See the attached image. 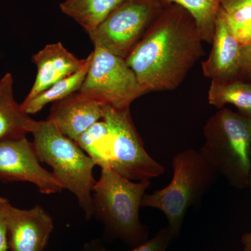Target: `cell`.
<instances>
[{
  "label": "cell",
  "instance_id": "9",
  "mask_svg": "<svg viewBox=\"0 0 251 251\" xmlns=\"http://www.w3.org/2000/svg\"><path fill=\"white\" fill-rule=\"evenodd\" d=\"M0 179L31 183L46 195L63 190L53 174L41 166L33 143L26 137L0 142Z\"/></svg>",
  "mask_w": 251,
  "mask_h": 251
},
{
  "label": "cell",
  "instance_id": "10",
  "mask_svg": "<svg viewBox=\"0 0 251 251\" xmlns=\"http://www.w3.org/2000/svg\"><path fill=\"white\" fill-rule=\"evenodd\" d=\"M211 44L209 57L202 63L204 75L219 83L240 80L242 46L229 28L221 8Z\"/></svg>",
  "mask_w": 251,
  "mask_h": 251
},
{
  "label": "cell",
  "instance_id": "6",
  "mask_svg": "<svg viewBox=\"0 0 251 251\" xmlns=\"http://www.w3.org/2000/svg\"><path fill=\"white\" fill-rule=\"evenodd\" d=\"M103 110L108 128L110 168L134 181H151L164 174V166L147 152L129 108L117 110L103 105Z\"/></svg>",
  "mask_w": 251,
  "mask_h": 251
},
{
  "label": "cell",
  "instance_id": "14",
  "mask_svg": "<svg viewBox=\"0 0 251 251\" xmlns=\"http://www.w3.org/2000/svg\"><path fill=\"white\" fill-rule=\"evenodd\" d=\"M39 124L16 101L12 74H5L0 80V142L25 138L32 133Z\"/></svg>",
  "mask_w": 251,
  "mask_h": 251
},
{
  "label": "cell",
  "instance_id": "17",
  "mask_svg": "<svg viewBox=\"0 0 251 251\" xmlns=\"http://www.w3.org/2000/svg\"><path fill=\"white\" fill-rule=\"evenodd\" d=\"M163 7L176 4L192 16L202 41L211 44L222 0H153Z\"/></svg>",
  "mask_w": 251,
  "mask_h": 251
},
{
  "label": "cell",
  "instance_id": "23",
  "mask_svg": "<svg viewBox=\"0 0 251 251\" xmlns=\"http://www.w3.org/2000/svg\"><path fill=\"white\" fill-rule=\"evenodd\" d=\"M247 77L251 81V41L242 46V74L241 77Z\"/></svg>",
  "mask_w": 251,
  "mask_h": 251
},
{
  "label": "cell",
  "instance_id": "26",
  "mask_svg": "<svg viewBox=\"0 0 251 251\" xmlns=\"http://www.w3.org/2000/svg\"><path fill=\"white\" fill-rule=\"evenodd\" d=\"M249 187L250 188L251 191V169L250 172V176H249Z\"/></svg>",
  "mask_w": 251,
  "mask_h": 251
},
{
  "label": "cell",
  "instance_id": "24",
  "mask_svg": "<svg viewBox=\"0 0 251 251\" xmlns=\"http://www.w3.org/2000/svg\"><path fill=\"white\" fill-rule=\"evenodd\" d=\"M100 239H92L84 244L80 251H108Z\"/></svg>",
  "mask_w": 251,
  "mask_h": 251
},
{
  "label": "cell",
  "instance_id": "2",
  "mask_svg": "<svg viewBox=\"0 0 251 251\" xmlns=\"http://www.w3.org/2000/svg\"><path fill=\"white\" fill-rule=\"evenodd\" d=\"M199 152L216 175L237 189L249 187L251 169V118L220 109L204 127Z\"/></svg>",
  "mask_w": 251,
  "mask_h": 251
},
{
  "label": "cell",
  "instance_id": "1",
  "mask_svg": "<svg viewBox=\"0 0 251 251\" xmlns=\"http://www.w3.org/2000/svg\"><path fill=\"white\" fill-rule=\"evenodd\" d=\"M196 22L176 4L163 7L126 58L145 94L175 90L202 57Z\"/></svg>",
  "mask_w": 251,
  "mask_h": 251
},
{
  "label": "cell",
  "instance_id": "20",
  "mask_svg": "<svg viewBox=\"0 0 251 251\" xmlns=\"http://www.w3.org/2000/svg\"><path fill=\"white\" fill-rule=\"evenodd\" d=\"M221 9L242 46L251 41V0H222Z\"/></svg>",
  "mask_w": 251,
  "mask_h": 251
},
{
  "label": "cell",
  "instance_id": "4",
  "mask_svg": "<svg viewBox=\"0 0 251 251\" xmlns=\"http://www.w3.org/2000/svg\"><path fill=\"white\" fill-rule=\"evenodd\" d=\"M171 164V182L161 189L145 193L141 206L161 211L174 238H177L188 209L210 191L217 175L199 151L193 149L175 154Z\"/></svg>",
  "mask_w": 251,
  "mask_h": 251
},
{
  "label": "cell",
  "instance_id": "16",
  "mask_svg": "<svg viewBox=\"0 0 251 251\" xmlns=\"http://www.w3.org/2000/svg\"><path fill=\"white\" fill-rule=\"evenodd\" d=\"M125 1L126 0H65L60 4V9L88 34Z\"/></svg>",
  "mask_w": 251,
  "mask_h": 251
},
{
  "label": "cell",
  "instance_id": "8",
  "mask_svg": "<svg viewBox=\"0 0 251 251\" xmlns=\"http://www.w3.org/2000/svg\"><path fill=\"white\" fill-rule=\"evenodd\" d=\"M163 9L153 0H126L88 35L94 47L126 59Z\"/></svg>",
  "mask_w": 251,
  "mask_h": 251
},
{
  "label": "cell",
  "instance_id": "3",
  "mask_svg": "<svg viewBox=\"0 0 251 251\" xmlns=\"http://www.w3.org/2000/svg\"><path fill=\"white\" fill-rule=\"evenodd\" d=\"M150 185L151 181H131L111 168L101 169L92 191L93 217L114 237L139 245L148 239V229L140 221V209Z\"/></svg>",
  "mask_w": 251,
  "mask_h": 251
},
{
  "label": "cell",
  "instance_id": "12",
  "mask_svg": "<svg viewBox=\"0 0 251 251\" xmlns=\"http://www.w3.org/2000/svg\"><path fill=\"white\" fill-rule=\"evenodd\" d=\"M37 68L34 85L24 101H28L83 66L85 59L77 58L62 43L48 44L32 56Z\"/></svg>",
  "mask_w": 251,
  "mask_h": 251
},
{
  "label": "cell",
  "instance_id": "15",
  "mask_svg": "<svg viewBox=\"0 0 251 251\" xmlns=\"http://www.w3.org/2000/svg\"><path fill=\"white\" fill-rule=\"evenodd\" d=\"M92 57L93 53L91 52L85 58L83 66L77 72L56 82L31 100L23 101L21 105L24 111L28 115H34L40 112L48 104L62 100L78 92L85 81Z\"/></svg>",
  "mask_w": 251,
  "mask_h": 251
},
{
  "label": "cell",
  "instance_id": "13",
  "mask_svg": "<svg viewBox=\"0 0 251 251\" xmlns=\"http://www.w3.org/2000/svg\"><path fill=\"white\" fill-rule=\"evenodd\" d=\"M103 105L91 99L82 98L77 92L54 102L47 121L74 141L89 127L103 120Z\"/></svg>",
  "mask_w": 251,
  "mask_h": 251
},
{
  "label": "cell",
  "instance_id": "5",
  "mask_svg": "<svg viewBox=\"0 0 251 251\" xmlns=\"http://www.w3.org/2000/svg\"><path fill=\"white\" fill-rule=\"evenodd\" d=\"M31 134L39 161L50 166L63 189L69 190L75 196L85 219L93 218L92 191L97 182L93 175L97 166L93 160L47 120L39 122Z\"/></svg>",
  "mask_w": 251,
  "mask_h": 251
},
{
  "label": "cell",
  "instance_id": "22",
  "mask_svg": "<svg viewBox=\"0 0 251 251\" xmlns=\"http://www.w3.org/2000/svg\"><path fill=\"white\" fill-rule=\"evenodd\" d=\"M11 204L8 200L0 196V251L9 250L7 220Z\"/></svg>",
  "mask_w": 251,
  "mask_h": 251
},
{
  "label": "cell",
  "instance_id": "18",
  "mask_svg": "<svg viewBox=\"0 0 251 251\" xmlns=\"http://www.w3.org/2000/svg\"><path fill=\"white\" fill-rule=\"evenodd\" d=\"M208 100L211 105L221 109L226 104L236 107L239 113L251 118V84L242 80L227 83L211 81Z\"/></svg>",
  "mask_w": 251,
  "mask_h": 251
},
{
  "label": "cell",
  "instance_id": "25",
  "mask_svg": "<svg viewBox=\"0 0 251 251\" xmlns=\"http://www.w3.org/2000/svg\"><path fill=\"white\" fill-rule=\"evenodd\" d=\"M243 251H251V227L249 232L243 234L242 237Z\"/></svg>",
  "mask_w": 251,
  "mask_h": 251
},
{
  "label": "cell",
  "instance_id": "11",
  "mask_svg": "<svg viewBox=\"0 0 251 251\" xmlns=\"http://www.w3.org/2000/svg\"><path fill=\"white\" fill-rule=\"evenodd\" d=\"M7 224L10 251H44L54 228L52 217L40 205L21 209L11 204Z\"/></svg>",
  "mask_w": 251,
  "mask_h": 251
},
{
  "label": "cell",
  "instance_id": "19",
  "mask_svg": "<svg viewBox=\"0 0 251 251\" xmlns=\"http://www.w3.org/2000/svg\"><path fill=\"white\" fill-rule=\"evenodd\" d=\"M75 143L101 169L110 168L108 128L103 120L89 127L75 140Z\"/></svg>",
  "mask_w": 251,
  "mask_h": 251
},
{
  "label": "cell",
  "instance_id": "7",
  "mask_svg": "<svg viewBox=\"0 0 251 251\" xmlns=\"http://www.w3.org/2000/svg\"><path fill=\"white\" fill-rule=\"evenodd\" d=\"M92 53L90 69L77 92L81 97L123 110L145 94L125 59L99 47Z\"/></svg>",
  "mask_w": 251,
  "mask_h": 251
},
{
  "label": "cell",
  "instance_id": "21",
  "mask_svg": "<svg viewBox=\"0 0 251 251\" xmlns=\"http://www.w3.org/2000/svg\"><path fill=\"white\" fill-rule=\"evenodd\" d=\"M173 239L174 236L170 227L167 226L160 229L151 239L142 243L132 250L127 251H166Z\"/></svg>",
  "mask_w": 251,
  "mask_h": 251
}]
</instances>
